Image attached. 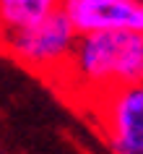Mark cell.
Wrapping results in <instances>:
<instances>
[{
  "mask_svg": "<svg viewBox=\"0 0 143 154\" xmlns=\"http://www.w3.org/2000/svg\"><path fill=\"white\" fill-rule=\"evenodd\" d=\"M3 32H5V29H3V21H0V37H3Z\"/></svg>",
  "mask_w": 143,
  "mask_h": 154,
  "instance_id": "6",
  "label": "cell"
},
{
  "mask_svg": "<svg viewBox=\"0 0 143 154\" xmlns=\"http://www.w3.org/2000/svg\"><path fill=\"white\" fill-rule=\"evenodd\" d=\"M83 105L143 84V32H104L76 39L65 71L55 79Z\"/></svg>",
  "mask_w": 143,
  "mask_h": 154,
  "instance_id": "1",
  "label": "cell"
},
{
  "mask_svg": "<svg viewBox=\"0 0 143 154\" xmlns=\"http://www.w3.org/2000/svg\"><path fill=\"white\" fill-rule=\"evenodd\" d=\"M60 11L78 37L104 32H143V3L135 0H63Z\"/></svg>",
  "mask_w": 143,
  "mask_h": 154,
  "instance_id": "4",
  "label": "cell"
},
{
  "mask_svg": "<svg viewBox=\"0 0 143 154\" xmlns=\"http://www.w3.org/2000/svg\"><path fill=\"white\" fill-rule=\"evenodd\" d=\"M63 8V0H0V21L5 32L39 24Z\"/></svg>",
  "mask_w": 143,
  "mask_h": 154,
  "instance_id": "5",
  "label": "cell"
},
{
  "mask_svg": "<svg viewBox=\"0 0 143 154\" xmlns=\"http://www.w3.org/2000/svg\"><path fill=\"white\" fill-rule=\"evenodd\" d=\"M76 39H78V34L73 32L70 21L65 18L63 11H57L44 21L31 24L26 29L3 32L0 47L10 57H16L21 65H26L29 71L55 81L70 60Z\"/></svg>",
  "mask_w": 143,
  "mask_h": 154,
  "instance_id": "2",
  "label": "cell"
},
{
  "mask_svg": "<svg viewBox=\"0 0 143 154\" xmlns=\"http://www.w3.org/2000/svg\"><path fill=\"white\" fill-rule=\"evenodd\" d=\"M112 154H143V84L94 102Z\"/></svg>",
  "mask_w": 143,
  "mask_h": 154,
  "instance_id": "3",
  "label": "cell"
},
{
  "mask_svg": "<svg viewBox=\"0 0 143 154\" xmlns=\"http://www.w3.org/2000/svg\"><path fill=\"white\" fill-rule=\"evenodd\" d=\"M135 3H143V0H135Z\"/></svg>",
  "mask_w": 143,
  "mask_h": 154,
  "instance_id": "7",
  "label": "cell"
}]
</instances>
